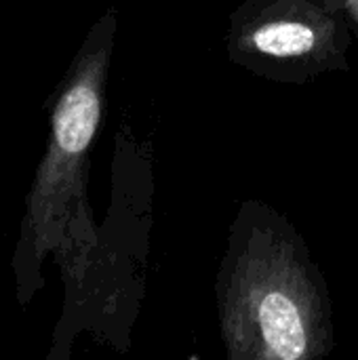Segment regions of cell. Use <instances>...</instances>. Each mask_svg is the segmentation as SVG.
I'll use <instances>...</instances> for the list:
<instances>
[{"mask_svg":"<svg viewBox=\"0 0 358 360\" xmlns=\"http://www.w3.org/2000/svg\"><path fill=\"white\" fill-rule=\"evenodd\" d=\"M101 116L99 89L91 72L72 80L53 112V135L49 154L27 196L21 238L15 253V270L21 300L34 291L38 264L53 243V230L63 211L65 186L74 165L93 141Z\"/></svg>","mask_w":358,"mask_h":360,"instance_id":"1","label":"cell"},{"mask_svg":"<svg viewBox=\"0 0 358 360\" xmlns=\"http://www.w3.org/2000/svg\"><path fill=\"white\" fill-rule=\"evenodd\" d=\"M257 329L270 356L298 360L306 354V325L298 304L289 295L270 291L257 304Z\"/></svg>","mask_w":358,"mask_h":360,"instance_id":"2","label":"cell"},{"mask_svg":"<svg viewBox=\"0 0 358 360\" xmlns=\"http://www.w3.org/2000/svg\"><path fill=\"white\" fill-rule=\"evenodd\" d=\"M253 44L270 57H300L314 46V32L306 23L279 19L255 30Z\"/></svg>","mask_w":358,"mask_h":360,"instance_id":"3","label":"cell"}]
</instances>
